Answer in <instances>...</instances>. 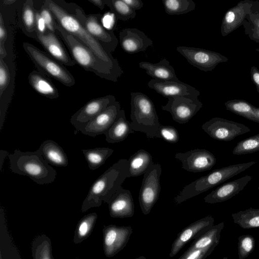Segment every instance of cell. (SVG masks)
I'll use <instances>...</instances> for the list:
<instances>
[{
    "instance_id": "19",
    "label": "cell",
    "mask_w": 259,
    "mask_h": 259,
    "mask_svg": "<svg viewBox=\"0 0 259 259\" xmlns=\"http://www.w3.org/2000/svg\"><path fill=\"white\" fill-rule=\"evenodd\" d=\"M122 50L130 54L144 52L153 45V41L144 32L136 28H126L119 34Z\"/></svg>"
},
{
    "instance_id": "28",
    "label": "cell",
    "mask_w": 259,
    "mask_h": 259,
    "mask_svg": "<svg viewBox=\"0 0 259 259\" xmlns=\"http://www.w3.org/2000/svg\"><path fill=\"white\" fill-rule=\"evenodd\" d=\"M224 227V222L212 226L207 231L194 239L189 249H204L213 245H218L221 233Z\"/></svg>"
},
{
    "instance_id": "32",
    "label": "cell",
    "mask_w": 259,
    "mask_h": 259,
    "mask_svg": "<svg viewBox=\"0 0 259 259\" xmlns=\"http://www.w3.org/2000/svg\"><path fill=\"white\" fill-rule=\"evenodd\" d=\"M36 10L33 2L27 0L23 5L21 15L24 33L34 39L36 33Z\"/></svg>"
},
{
    "instance_id": "31",
    "label": "cell",
    "mask_w": 259,
    "mask_h": 259,
    "mask_svg": "<svg viewBox=\"0 0 259 259\" xmlns=\"http://www.w3.org/2000/svg\"><path fill=\"white\" fill-rule=\"evenodd\" d=\"M234 223L244 229L259 228V208L250 207L232 214Z\"/></svg>"
},
{
    "instance_id": "25",
    "label": "cell",
    "mask_w": 259,
    "mask_h": 259,
    "mask_svg": "<svg viewBox=\"0 0 259 259\" xmlns=\"http://www.w3.org/2000/svg\"><path fill=\"white\" fill-rule=\"evenodd\" d=\"M134 132L131 122L125 117L124 110L121 109L115 122L104 135L108 143L113 144L123 141Z\"/></svg>"
},
{
    "instance_id": "6",
    "label": "cell",
    "mask_w": 259,
    "mask_h": 259,
    "mask_svg": "<svg viewBox=\"0 0 259 259\" xmlns=\"http://www.w3.org/2000/svg\"><path fill=\"white\" fill-rule=\"evenodd\" d=\"M131 123L134 132L146 134L147 138H158L160 124L152 101L140 92L131 94Z\"/></svg>"
},
{
    "instance_id": "21",
    "label": "cell",
    "mask_w": 259,
    "mask_h": 259,
    "mask_svg": "<svg viewBox=\"0 0 259 259\" xmlns=\"http://www.w3.org/2000/svg\"><path fill=\"white\" fill-rule=\"evenodd\" d=\"M109 214L113 218L132 217L135 213L133 198L129 190L121 187L110 199Z\"/></svg>"
},
{
    "instance_id": "36",
    "label": "cell",
    "mask_w": 259,
    "mask_h": 259,
    "mask_svg": "<svg viewBox=\"0 0 259 259\" xmlns=\"http://www.w3.org/2000/svg\"><path fill=\"white\" fill-rule=\"evenodd\" d=\"M259 151V134L239 142L233 150L235 155L250 154Z\"/></svg>"
},
{
    "instance_id": "23",
    "label": "cell",
    "mask_w": 259,
    "mask_h": 259,
    "mask_svg": "<svg viewBox=\"0 0 259 259\" xmlns=\"http://www.w3.org/2000/svg\"><path fill=\"white\" fill-rule=\"evenodd\" d=\"M139 66L145 70L146 73L153 79L162 81H180L174 67L166 59H163L157 63L142 61L139 63Z\"/></svg>"
},
{
    "instance_id": "46",
    "label": "cell",
    "mask_w": 259,
    "mask_h": 259,
    "mask_svg": "<svg viewBox=\"0 0 259 259\" xmlns=\"http://www.w3.org/2000/svg\"><path fill=\"white\" fill-rule=\"evenodd\" d=\"M10 153L8 152L1 150L0 151V169L2 170V165L7 156H8Z\"/></svg>"
},
{
    "instance_id": "4",
    "label": "cell",
    "mask_w": 259,
    "mask_h": 259,
    "mask_svg": "<svg viewBox=\"0 0 259 259\" xmlns=\"http://www.w3.org/2000/svg\"><path fill=\"white\" fill-rule=\"evenodd\" d=\"M56 34L64 42L72 57L84 70L92 72L99 77L116 82L119 76L102 61L87 47L65 31L55 21Z\"/></svg>"
},
{
    "instance_id": "24",
    "label": "cell",
    "mask_w": 259,
    "mask_h": 259,
    "mask_svg": "<svg viewBox=\"0 0 259 259\" xmlns=\"http://www.w3.org/2000/svg\"><path fill=\"white\" fill-rule=\"evenodd\" d=\"M38 149L50 164L58 167H66L68 165L66 153L56 142L52 140L44 141Z\"/></svg>"
},
{
    "instance_id": "50",
    "label": "cell",
    "mask_w": 259,
    "mask_h": 259,
    "mask_svg": "<svg viewBox=\"0 0 259 259\" xmlns=\"http://www.w3.org/2000/svg\"><path fill=\"white\" fill-rule=\"evenodd\" d=\"M5 5H11L16 2V0H5L3 1Z\"/></svg>"
},
{
    "instance_id": "40",
    "label": "cell",
    "mask_w": 259,
    "mask_h": 259,
    "mask_svg": "<svg viewBox=\"0 0 259 259\" xmlns=\"http://www.w3.org/2000/svg\"><path fill=\"white\" fill-rule=\"evenodd\" d=\"M10 82V73L9 68L4 60L0 57V96L3 94L8 87Z\"/></svg>"
},
{
    "instance_id": "30",
    "label": "cell",
    "mask_w": 259,
    "mask_h": 259,
    "mask_svg": "<svg viewBox=\"0 0 259 259\" xmlns=\"http://www.w3.org/2000/svg\"><path fill=\"white\" fill-rule=\"evenodd\" d=\"M97 219V213L92 212L84 215L78 221L73 238V241L75 244H79L89 237Z\"/></svg>"
},
{
    "instance_id": "55",
    "label": "cell",
    "mask_w": 259,
    "mask_h": 259,
    "mask_svg": "<svg viewBox=\"0 0 259 259\" xmlns=\"http://www.w3.org/2000/svg\"><path fill=\"white\" fill-rule=\"evenodd\" d=\"M258 27H259V24H258Z\"/></svg>"
},
{
    "instance_id": "16",
    "label": "cell",
    "mask_w": 259,
    "mask_h": 259,
    "mask_svg": "<svg viewBox=\"0 0 259 259\" xmlns=\"http://www.w3.org/2000/svg\"><path fill=\"white\" fill-rule=\"evenodd\" d=\"M121 110L119 102L116 101L89 122L80 132L92 137L104 134L115 122Z\"/></svg>"
},
{
    "instance_id": "22",
    "label": "cell",
    "mask_w": 259,
    "mask_h": 259,
    "mask_svg": "<svg viewBox=\"0 0 259 259\" xmlns=\"http://www.w3.org/2000/svg\"><path fill=\"white\" fill-rule=\"evenodd\" d=\"M252 178V176L246 175L225 183L207 194L204 198V202L214 204L227 201L243 190Z\"/></svg>"
},
{
    "instance_id": "52",
    "label": "cell",
    "mask_w": 259,
    "mask_h": 259,
    "mask_svg": "<svg viewBox=\"0 0 259 259\" xmlns=\"http://www.w3.org/2000/svg\"><path fill=\"white\" fill-rule=\"evenodd\" d=\"M222 259H228V257L225 256Z\"/></svg>"
},
{
    "instance_id": "41",
    "label": "cell",
    "mask_w": 259,
    "mask_h": 259,
    "mask_svg": "<svg viewBox=\"0 0 259 259\" xmlns=\"http://www.w3.org/2000/svg\"><path fill=\"white\" fill-rule=\"evenodd\" d=\"M38 11L41 17L45 21L48 31L56 33L55 28V20L51 11L43 5Z\"/></svg>"
},
{
    "instance_id": "47",
    "label": "cell",
    "mask_w": 259,
    "mask_h": 259,
    "mask_svg": "<svg viewBox=\"0 0 259 259\" xmlns=\"http://www.w3.org/2000/svg\"><path fill=\"white\" fill-rule=\"evenodd\" d=\"M235 15L233 12L229 11L226 15L225 19L227 23H231L234 21Z\"/></svg>"
},
{
    "instance_id": "33",
    "label": "cell",
    "mask_w": 259,
    "mask_h": 259,
    "mask_svg": "<svg viewBox=\"0 0 259 259\" xmlns=\"http://www.w3.org/2000/svg\"><path fill=\"white\" fill-rule=\"evenodd\" d=\"M33 259H55L53 255L50 239L45 234L37 236L31 243Z\"/></svg>"
},
{
    "instance_id": "54",
    "label": "cell",
    "mask_w": 259,
    "mask_h": 259,
    "mask_svg": "<svg viewBox=\"0 0 259 259\" xmlns=\"http://www.w3.org/2000/svg\"><path fill=\"white\" fill-rule=\"evenodd\" d=\"M75 259H79V258H75Z\"/></svg>"
},
{
    "instance_id": "48",
    "label": "cell",
    "mask_w": 259,
    "mask_h": 259,
    "mask_svg": "<svg viewBox=\"0 0 259 259\" xmlns=\"http://www.w3.org/2000/svg\"><path fill=\"white\" fill-rule=\"evenodd\" d=\"M7 54L5 47L0 45V57L4 59L7 56Z\"/></svg>"
},
{
    "instance_id": "5",
    "label": "cell",
    "mask_w": 259,
    "mask_h": 259,
    "mask_svg": "<svg viewBox=\"0 0 259 259\" xmlns=\"http://www.w3.org/2000/svg\"><path fill=\"white\" fill-rule=\"evenodd\" d=\"M256 163V161H253L214 169L207 175L186 185L174 198V201L177 204H180L219 185Z\"/></svg>"
},
{
    "instance_id": "3",
    "label": "cell",
    "mask_w": 259,
    "mask_h": 259,
    "mask_svg": "<svg viewBox=\"0 0 259 259\" xmlns=\"http://www.w3.org/2000/svg\"><path fill=\"white\" fill-rule=\"evenodd\" d=\"M8 157L13 172L28 177L37 184L52 183L56 178L57 171L44 158L38 149L25 152L15 149Z\"/></svg>"
},
{
    "instance_id": "42",
    "label": "cell",
    "mask_w": 259,
    "mask_h": 259,
    "mask_svg": "<svg viewBox=\"0 0 259 259\" xmlns=\"http://www.w3.org/2000/svg\"><path fill=\"white\" fill-rule=\"evenodd\" d=\"M35 25L36 31L42 34H45L48 31L44 20L41 17L39 11L37 10H36Z\"/></svg>"
},
{
    "instance_id": "17",
    "label": "cell",
    "mask_w": 259,
    "mask_h": 259,
    "mask_svg": "<svg viewBox=\"0 0 259 259\" xmlns=\"http://www.w3.org/2000/svg\"><path fill=\"white\" fill-rule=\"evenodd\" d=\"M147 85L149 88L167 98L183 97L196 99L200 95V92L195 88L181 81H162L152 78Z\"/></svg>"
},
{
    "instance_id": "9",
    "label": "cell",
    "mask_w": 259,
    "mask_h": 259,
    "mask_svg": "<svg viewBox=\"0 0 259 259\" xmlns=\"http://www.w3.org/2000/svg\"><path fill=\"white\" fill-rule=\"evenodd\" d=\"M161 171L160 164L153 162L144 174L139 192V201L141 209L145 215L150 212L159 198L161 189L160 178Z\"/></svg>"
},
{
    "instance_id": "37",
    "label": "cell",
    "mask_w": 259,
    "mask_h": 259,
    "mask_svg": "<svg viewBox=\"0 0 259 259\" xmlns=\"http://www.w3.org/2000/svg\"><path fill=\"white\" fill-rule=\"evenodd\" d=\"M255 239L251 235H243L239 237L238 241V259H245L253 251Z\"/></svg>"
},
{
    "instance_id": "38",
    "label": "cell",
    "mask_w": 259,
    "mask_h": 259,
    "mask_svg": "<svg viewBox=\"0 0 259 259\" xmlns=\"http://www.w3.org/2000/svg\"><path fill=\"white\" fill-rule=\"evenodd\" d=\"M158 138H162L169 143L175 144L179 141L180 136L178 131L174 126L160 124Z\"/></svg>"
},
{
    "instance_id": "20",
    "label": "cell",
    "mask_w": 259,
    "mask_h": 259,
    "mask_svg": "<svg viewBox=\"0 0 259 259\" xmlns=\"http://www.w3.org/2000/svg\"><path fill=\"white\" fill-rule=\"evenodd\" d=\"M176 50L191 65L203 71L211 70L219 60L215 53L202 49L180 46L177 48Z\"/></svg>"
},
{
    "instance_id": "11",
    "label": "cell",
    "mask_w": 259,
    "mask_h": 259,
    "mask_svg": "<svg viewBox=\"0 0 259 259\" xmlns=\"http://www.w3.org/2000/svg\"><path fill=\"white\" fill-rule=\"evenodd\" d=\"M115 101V97L111 95L91 100L71 116L70 121L76 131H80Z\"/></svg>"
},
{
    "instance_id": "43",
    "label": "cell",
    "mask_w": 259,
    "mask_h": 259,
    "mask_svg": "<svg viewBox=\"0 0 259 259\" xmlns=\"http://www.w3.org/2000/svg\"><path fill=\"white\" fill-rule=\"evenodd\" d=\"M7 31L5 25L2 14H0V45L5 46L7 39Z\"/></svg>"
},
{
    "instance_id": "8",
    "label": "cell",
    "mask_w": 259,
    "mask_h": 259,
    "mask_svg": "<svg viewBox=\"0 0 259 259\" xmlns=\"http://www.w3.org/2000/svg\"><path fill=\"white\" fill-rule=\"evenodd\" d=\"M72 9L71 14L104 48L111 53L114 52L118 40L113 31L108 30L102 24V15H87L81 8L76 5H74Z\"/></svg>"
},
{
    "instance_id": "35",
    "label": "cell",
    "mask_w": 259,
    "mask_h": 259,
    "mask_svg": "<svg viewBox=\"0 0 259 259\" xmlns=\"http://www.w3.org/2000/svg\"><path fill=\"white\" fill-rule=\"evenodd\" d=\"M105 3L115 16L121 21H127L136 16V11L130 8L123 0H105Z\"/></svg>"
},
{
    "instance_id": "39",
    "label": "cell",
    "mask_w": 259,
    "mask_h": 259,
    "mask_svg": "<svg viewBox=\"0 0 259 259\" xmlns=\"http://www.w3.org/2000/svg\"><path fill=\"white\" fill-rule=\"evenodd\" d=\"M217 245L204 249H188L178 259H205L213 251Z\"/></svg>"
},
{
    "instance_id": "18",
    "label": "cell",
    "mask_w": 259,
    "mask_h": 259,
    "mask_svg": "<svg viewBox=\"0 0 259 259\" xmlns=\"http://www.w3.org/2000/svg\"><path fill=\"white\" fill-rule=\"evenodd\" d=\"M58 36L55 33L50 31L45 34L36 31L34 39L44 47L49 55L63 65L68 66L76 65V62L69 54Z\"/></svg>"
},
{
    "instance_id": "12",
    "label": "cell",
    "mask_w": 259,
    "mask_h": 259,
    "mask_svg": "<svg viewBox=\"0 0 259 259\" xmlns=\"http://www.w3.org/2000/svg\"><path fill=\"white\" fill-rule=\"evenodd\" d=\"M103 245L105 256L112 257L126 245L133 230L130 226L109 225L103 229Z\"/></svg>"
},
{
    "instance_id": "49",
    "label": "cell",
    "mask_w": 259,
    "mask_h": 259,
    "mask_svg": "<svg viewBox=\"0 0 259 259\" xmlns=\"http://www.w3.org/2000/svg\"><path fill=\"white\" fill-rule=\"evenodd\" d=\"M253 78L255 82L259 85V73L255 72L253 75Z\"/></svg>"
},
{
    "instance_id": "13",
    "label": "cell",
    "mask_w": 259,
    "mask_h": 259,
    "mask_svg": "<svg viewBox=\"0 0 259 259\" xmlns=\"http://www.w3.org/2000/svg\"><path fill=\"white\" fill-rule=\"evenodd\" d=\"M202 106V103L198 99L176 97L168 98L166 104L161 107L171 114L174 121L184 124L195 115Z\"/></svg>"
},
{
    "instance_id": "15",
    "label": "cell",
    "mask_w": 259,
    "mask_h": 259,
    "mask_svg": "<svg viewBox=\"0 0 259 259\" xmlns=\"http://www.w3.org/2000/svg\"><path fill=\"white\" fill-rule=\"evenodd\" d=\"M214 219L211 215L200 219L183 229L177 235L171 245L169 254L172 257L192 239H195L214 225Z\"/></svg>"
},
{
    "instance_id": "53",
    "label": "cell",
    "mask_w": 259,
    "mask_h": 259,
    "mask_svg": "<svg viewBox=\"0 0 259 259\" xmlns=\"http://www.w3.org/2000/svg\"><path fill=\"white\" fill-rule=\"evenodd\" d=\"M258 192H259V187H258Z\"/></svg>"
},
{
    "instance_id": "14",
    "label": "cell",
    "mask_w": 259,
    "mask_h": 259,
    "mask_svg": "<svg viewBox=\"0 0 259 259\" xmlns=\"http://www.w3.org/2000/svg\"><path fill=\"white\" fill-rule=\"evenodd\" d=\"M175 158L181 162L183 169L192 172L210 170L217 161L215 156L210 151L198 148L177 153Z\"/></svg>"
},
{
    "instance_id": "34",
    "label": "cell",
    "mask_w": 259,
    "mask_h": 259,
    "mask_svg": "<svg viewBox=\"0 0 259 259\" xmlns=\"http://www.w3.org/2000/svg\"><path fill=\"white\" fill-rule=\"evenodd\" d=\"M165 13L170 15H179L188 13L195 9L192 0H163Z\"/></svg>"
},
{
    "instance_id": "10",
    "label": "cell",
    "mask_w": 259,
    "mask_h": 259,
    "mask_svg": "<svg viewBox=\"0 0 259 259\" xmlns=\"http://www.w3.org/2000/svg\"><path fill=\"white\" fill-rule=\"evenodd\" d=\"M202 129L210 137L222 141H230L246 134L250 129L243 124L214 117L204 123Z\"/></svg>"
},
{
    "instance_id": "44",
    "label": "cell",
    "mask_w": 259,
    "mask_h": 259,
    "mask_svg": "<svg viewBox=\"0 0 259 259\" xmlns=\"http://www.w3.org/2000/svg\"><path fill=\"white\" fill-rule=\"evenodd\" d=\"M123 1L135 11L141 9L144 5L141 0H123Z\"/></svg>"
},
{
    "instance_id": "1",
    "label": "cell",
    "mask_w": 259,
    "mask_h": 259,
    "mask_svg": "<svg viewBox=\"0 0 259 259\" xmlns=\"http://www.w3.org/2000/svg\"><path fill=\"white\" fill-rule=\"evenodd\" d=\"M42 5L51 11L56 22L62 28L90 49L119 76H121L123 71L117 59L104 49L71 13L54 1L46 0Z\"/></svg>"
},
{
    "instance_id": "2",
    "label": "cell",
    "mask_w": 259,
    "mask_h": 259,
    "mask_svg": "<svg viewBox=\"0 0 259 259\" xmlns=\"http://www.w3.org/2000/svg\"><path fill=\"white\" fill-rule=\"evenodd\" d=\"M127 178L128 160L119 159L92 184L82 202L81 211L85 212L92 207H99L102 202L108 203Z\"/></svg>"
},
{
    "instance_id": "29",
    "label": "cell",
    "mask_w": 259,
    "mask_h": 259,
    "mask_svg": "<svg viewBox=\"0 0 259 259\" xmlns=\"http://www.w3.org/2000/svg\"><path fill=\"white\" fill-rule=\"evenodd\" d=\"M90 169L94 170L102 166L112 154L113 150L108 147H96L81 150Z\"/></svg>"
},
{
    "instance_id": "27",
    "label": "cell",
    "mask_w": 259,
    "mask_h": 259,
    "mask_svg": "<svg viewBox=\"0 0 259 259\" xmlns=\"http://www.w3.org/2000/svg\"><path fill=\"white\" fill-rule=\"evenodd\" d=\"M127 160L128 178L144 175L153 163L152 155L144 149L137 151Z\"/></svg>"
},
{
    "instance_id": "51",
    "label": "cell",
    "mask_w": 259,
    "mask_h": 259,
    "mask_svg": "<svg viewBox=\"0 0 259 259\" xmlns=\"http://www.w3.org/2000/svg\"><path fill=\"white\" fill-rule=\"evenodd\" d=\"M135 259H146V258L144 256L141 255L136 258Z\"/></svg>"
},
{
    "instance_id": "45",
    "label": "cell",
    "mask_w": 259,
    "mask_h": 259,
    "mask_svg": "<svg viewBox=\"0 0 259 259\" xmlns=\"http://www.w3.org/2000/svg\"><path fill=\"white\" fill-rule=\"evenodd\" d=\"M88 1L101 10L104 9L106 5L105 0H88Z\"/></svg>"
},
{
    "instance_id": "26",
    "label": "cell",
    "mask_w": 259,
    "mask_h": 259,
    "mask_svg": "<svg viewBox=\"0 0 259 259\" xmlns=\"http://www.w3.org/2000/svg\"><path fill=\"white\" fill-rule=\"evenodd\" d=\"M28 79L30 86L41 96L51 99L59 97L57 88L48 76L39 71H31L28 75Z\"/></svg>"
},
{
    "instance_id": "7",
    "label": "cell",
    "mask_w": 259,
    "mask_h": 259,
    "mask_svg": "<svg viewBox=\"0 0 259 259\" xmlns=\"http://www.w3.org/2000/svg\"><path fill=\"white\" fill-rule=\"evenodd\" d=\"M22 47L39 72L65 86L70 87L75 84L73 76L60 62L33 44L24 42Z\"/></svg>"
}]
</instances>
